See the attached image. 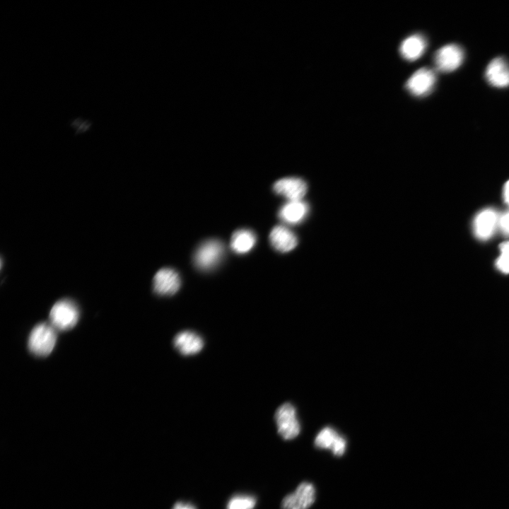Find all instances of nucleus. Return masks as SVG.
Segmentation results:
<instances>
[{
  "label": "nucleus",
  "mask_w": 509,
  "mask_h": 509,
  "mask_svg": "<svg viewBox=\"0 0 509 509\" xmlns=\"http://www.w3.org/2000/svg\"><path fill=\"white\" fill-rule=\"evenodd\" d=\"M57 338V330L50 323H40L30 333L28 349L35 356H47L53 351Z\"/></svg>",
  "instance_id": "f257e3e1"
},
{
  "label": "nucleus",
  "mask_w": 509,
  "mask_h": 509,
  "mask_svg": "<svg viewBox=\"0 0 509 509\" xmlns=\"http://www.w3.org/2000/svg\"><path fill=\"white\" fill-rule=\"evenodd\" d=\"M78 319V308L74 301L69 299L56 302L49 312L50 324L56 330H69L77 324Z\"/></svg>",
  "instance_id": "f03ea898"
},
{
  "label": "nucleus",
  "mask_w": 509,
  "mask_h": 509,
  "mask_svg": "<svg viewBox=\"0 0 509 509\" xmlns=\"http://www.w3.org/2000/svg\"><path fill=\"white\" fill-rule=\"evenodd\" d=\"M274 418L278 433L283 439L289 440L298 435L300 425L296 409L291 404L285 403L280 406L275 413Z\"/></svg>",
  "instance_id": "7ed1b4c3"
},
{
  "label": "nucleus",
  "mask_w": 509,
  "mask_h": 509,
  "mask_svg": "<svg viewBox=\"0 0 509 509\" xmlns=\"http://www.w3.org/2000/svg\"><path fill=\"white\" fill-rule=\"evenodd\" d=\"M223 252L224 247L221 241L209 240L197 250L194 256V264L201 270H210L219 263Z\"/></svg>",
  "instance_id": "20e7f679"
},
{
  "label": "nucleus",
  "mask_w": 509,
  "mask_h": 509,
  "mask_svg": "<svg viewBox=\"0 0 509 509\" xmlns=\"http://www.w3.org/2000/svg\"><path fill=\"white\" fill-rule=\"evenodd\" d=\"M464 58V52L460 45L449 44L436 51L434 55V64L438 71L448 73L460 67Z\"/></svg>",
  "instance_id": "39448f33"
},
{
  "label": "nucleus",
  "mask_w": 509,
  "mask_h": 509,
  "mask_svg": "<svg viewBox=\"0 0 509 509\" xmlns=\"http://www.w3.org/2000/svg\"><path fill=\"white\" fill-rule=\"evenodd\" d=\"M315 488L312 484L303 481L295 491L288 494L281 502L282 509H308L315 501Z\"/></svg>",
  "instance_id": "423d86ee"
},
{
  "label": "nucleus",
  "mask_w": 509,
  "mask_h": 509,
  "mask_svg": "<svg viewBox=\"0 0 509 509\" xmlns=\"http://www.w3.org/2000/svg\"><path fill=\"white\" fill-rule=\"evenodd\" d=\"M435 81L436 75L434 71L423 67L409 78L405 86L411 95L422 97L428 95L433 90Z\"/></svg>",
  "instance_id": "0eeeda50"
},
{
  "label": "nucleus",
  "mask_w": 509,
  "mask_h": 509,
  "mask_svg": "<svg viewBox=\"0 0 509 509\" xmlns=\"http://www.w3.org/2000/svg\"><path fill=\"white\" fill-rule=\"evenodd\" d=\"M314 444L317 448L330 450L337 457L342 456L346 449L345 438L330 426L320 430L315 438Z\"/></svg>",
  "instance_id": "6e6552de"
},
{
  "label": "nucleus",
  "mask_w": 509,
  "mask_h": 509,
  "mask_svg": "<svg viewBox=\"0 0 509 509\" xmlns=\"http://www.w3.org/2000/svg\"><path fill=\"white\" fill-rule=\"evenodd\" d=\"M154 291L161 296H171L180 288L181 281L178 274L170 268H163L155 274L153 280Z\"/></svg>",
  "instance_id": "1a4fd4ad"
},
{
  "label": "nucleus",
  "mask_w": 509,
  "mask_h": 509,
  "mask_svg": "<svg viewBox=\"0 0 509 509\" xmlns=\"http://www.w3.org/2000/svg\"><path fill=\"white\" fill-rule=\"evenodd\" d=\"M273 189L289 201H299L306 194L307 185L300 178L285 177L277 180L273 185Z\"/></svg>",
  "instance_id": "9d476101"
},
{
  "label": "nucleus",
  "mask_w": 509,
  "mask_h": 509,
  "mask_svg": "<svg viewBox=\"0 0 509 509\" xmlns=\"http://www.w3.org/2000/svg\"><path fill=\"white\" fill-rule=\"evenodd\" d=\"M485 77L487 82L496 88L509 86V63L503 57H496L487 65Z\"/></svg>",
  "instance_id": "9b49d317"
},
{
  "label": "nucleus",
  "mask_w": 509,
  "mask_h": 509,
  "mask_svg": "<svg viewBox=\"0 0 509 509\" xmlns=\"http://www.w3.org/2000/svg\"><path fill=\"white\" fill-rule=\"evenodd\" d=\"M269 240L272 247L281 252H289L298 244L296 235L283 226L273 228L269 235Z\"/></svg>",
  "instance_id": "f8f14e48"
},
{
  "label": "nucleus",
  "mask_w": 509,
  "mask_h": 509,
  "mask_svg": "<svg viewBox=\"0 0 509 509\" xmlns=\"http://www.w3.org/2000/svg\"><path fill=\"white\" fill-rule=\"evenodd\" d=\"M175 349L184 356H191L199 352L204 346L202 339L191 331H183L174 338Z\"/></svg>",
  "instance_id": "ddd939ff"
},
{
  "label": "nucleus",
  "mask_w": 509,
  "mask_h": 509,
  "mask_svg": "<svg viewBox=\"0 0 509 509\" xmlns=\"http://www.w3.org/2000/svg\"><path fill=\"white\" fill-rule=\"evenodd\" d=\"M426 47L427 42L424 36L420 34H414L407 37L402 41L399 52L404 59L412 62L418 59L423 54Z\"/></svg>",
  "instance_id": "4468645a"
},
{
  "label": "nucleus",
  "mask_w": 509,
  "mask_h": 509,
  "mask_svg": "<svg viewBox=\"0 0 509 509\" xmlns=\"http://www.w3.org/2000/svg\"><path fill=\"white\" fill-rule=\"evenodd\" d=\"M498 223L496 213L492 209L481 211L474 220V232L477 238L481 240L489 238Z\"/></svg>",
  "instance_id": "2eb2a0df"
},
{
  "label": "nucleus",
  "mask_w": 509,
  "mask_h": 509,
  "mask_svg": "<svg viewBox=\"0 0 509 509\" xmlns=\"http://www.w3.org/2000/svg\"><path fill=\"white\" fill-rule=\"evenodd\" d=\"M308 210V204L301 200L289 201L281 208L279 216L285 223L296 224L305 218Z\"/></svg>",
  "instance_id": "dca6fc26"
},
{
  "label": "nucleus",
  "mask_w": 509,
  "mask_h": 509,
  "mask_svg": "<svg viewBox=\"0 0 509 509\" xmlns=\"http://www.w3.org/2000/svg\"><path fill=\"white\" fill-rule=\"evenodd\" d=\"M256 235L248 229H240L233 233L230 240L231 249L238 254L248 252L255 245Z\"/></svg>",
  "instance_id": "f3484780"
},
{
  "label": "nucleus",
  "mask_w": 509,
  "mask_h": 509,
  "mask_svg": "<svg viewBox=\"0 0 509 509\" xmlns=\"http://www.w3.org/2000/svg\"><path fill=\"white\" fill-rule=\"evenodd\" d=\"M256 498L251 495L237 494L228 501L226 509H254Z\"/></svg>",
  "instance_id": "a211bd4d"
},
{
  "label": "nucleus",
  "mask_w": 509,
  "mask_h": 509,
  "mask_svg": "<svg viewBox=\"0 0 509 509\" xmlns=\"http://www.w3.org/2000/svg\"><path fill=\"white\" fill-rule=\"evenodd\" d=\"M500 256L496 261V267L504 274H509V241L503 242L500 247Z\"/></svg>",
  "instance_id": "6ab92c4d"
},
{
  "label": "nucleus",
  "mask_w": 509,
  "mask_h": 509,
  "mask_svg": "<svg viewBox=\"0 0 509 509\" xmlns=\"http://www.w3.org/2000/svg\"><path fill=\"white\" fill-rule=\"evenodd\" d=\"M499 226L502 230L509 234V212L505 213L498 221Z\"/></svg>",
  "instance_id": "aec40b11"
},
{
  "label": "nucleus",
  "mask_w": 509,
  "mask_h": 509,
  "mask_svg": "<svg viewBox=\"0 0 509 509\" xmlns=\"http://www.w3.org/2000/svg\"><path fill=\"white\" fill-rule=\"evenodd\" d=\"M172 509H196L194 505L182 501L176 502Z\"/></svg>",
  "instance_id": "412c9836"
},
{
  "label": "nucleus",
  "mask_w": 509,
  "mask_h": 509,
  "mask_svg": "<svg viewBox=\"0 0 509 509\" xmlns=\"http://www.w3.org/2000/svg\"><path fill=\"white\" fill-rule=\"evenodd\" d=\"M503 196L505 202L509 205V180L505 185Z\"/></svg>",
  "instance_id": "4be33fe9"
}]
</instances>
